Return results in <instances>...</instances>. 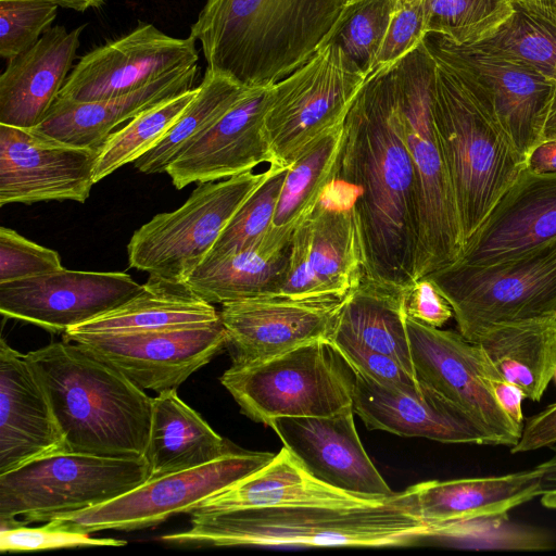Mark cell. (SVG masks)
Returning a JSON list of instances; mask_svg holds the SVG:
<instances>
[{"mask_svg":"<svg viewBox=\"0 0 556 556\" xmlns=\"http://www.w3.org/2000/svg\"><path fill=\"white\" fill-rule=\"evenodd\" d=\"M25 356L49 396L65 451L144 456L153 397L143 389L75 342H53Z\"/></svg>","mask_w":556,"mask_h":556,"instance_id":"277c9868","label":"cell"},{"mask_svg":"<svg viewBox=\"0 0 556 556\" xmlns=\"http://www.w3.org/2000/svg\"><path fill=\"white\" fill-rule=\"evenodd\" d=\"M150 478L144 457L59 451L0 473L1 528H14L98 506Z\"/></svg>","mask_w":556,"mask_h":556,"instance_id":"52a82bcc","label":"cell"},{"mask_svg":"<svg viewBox=\"0 0 556 556\" xmlns=\"http://www.w3.org/2000/svg\"><path fill=\"white\" fill-rule=\"evenodd\" d=\"M84 28L50 27L8 60L0 76V124L31 129L42 122L67 79Z\"/></svg>","mask_w":556,"mask_h":556,"instance_id":"d4e9b609","label":"cell"},{"mask_svg":"<svg viewBox=\"0 0 556 556\" xmlns=\"http://www.w3.org/2000/svg\"><path fill=\"white\" fill-rule=\"evenodd\" d=\"M289 254L290 244L276 253H264L256 247L206 257L185 283L198 298L213 305L275 296L285 279Z\"/></svg>","mask_w":556,"mask_h":556,"instance_id":"e575fe53","label":"cell"},{"mask_svg":"<svg viewBox=\"0 0 556 556\" xmlns=\"http://www.w3.org/2000/svg\"><path fill=\"white\" fill-rule=\"evenodd\" d=\"M65 451L49 396L25 354L0 341V473Z\"/></svg>","mask_w":556,"mask_h":556,"instance_id":"cb8c5ba5","label":"cell"},{"mask_svg":"<svg viewBox=\"0 0 556 556\" xmlns=\"http://www.w3.org/2000/svg\"><path fill=\"white\" fill-rule=\"evenodd\" d=\"M345 0H206L190 36L206 68L251 87L273 86L328 39Z\"/></svg>","mask_w":556,"mask_h":556,"instance_id":"7a4b0ae2","label":"cell"},{"mask_svg":"<svg viewBox=\"0 0 556 556\" xmlns=\"http://www.w3.org/2000/svg\"><path fill=\"white\" fill-rule=\"evenodd\" d=\"M142 285L121 271L61 268L0 283V312L7 318L64 333L136 296Z\"/></svg>","mask_w":556,"mask_h":556,"instance_id":"ac0fdd59","label":"cell"},{"mask_svg":"<svg viewBox=\"0 0 556 556\" xmlns=\"http://www.w3.org/2000/svg\"><path fill=\"white\" fill-rule=\"evenodd\" d=\"M275 455L237 448L205 465L148 479L116 498L47 523L84 533L154 527L172 516L191 513L203 500L260 470Z\"/></svg>","mask_w":556,"mask_h":556,"instance_id":"7c38bea8","label":"cell"},{"mask_svg":"<svg viewBox=\"0 0 556 556\" xmlns=\"http://www.w3.org/2000/svg\"><path fill=\"white\" fill-rule=\"evenodd\" d=\"M344 138V123L325 134L289 166L269 230L260 243L265 253L285 250L332 181Z\"/></svg>","mask_w":556,"mask_h":556,"instance_id":"d6a6232c","label":"cell"},{"mask_svg":"<svg viewBox=\"0 0 556 556\" xmlns=\"http://www.w3.org/2000/svg\"><path fill=\"white\" fill-rule=\"evenodd\" d=\"M553 379L555 380V383H556V370H555Z\"/></svg>","mask_w":556,"mask_h":556,"instance_id":"91938a15","label":"cell"},{"mask_svg":"<svg viewBox=\"0 0 556 556\" xmlns=\"http://www.w3.org/2000/svg\"><path fill=\"white\" fill-rule=\"evenodd\" d=\"M353 1H356V0H345V4H349V3L353 2Z\"/></svg>","mask_w":556,"mask_h":556,"instance_id":"680465c9","label":"cell"},{"mask_svg":"<svg viewBox=\"0 0 556 556\" xmlns=\"http://www.w3.org/2000/svg\"><path fill=\"white\" fill-rule=\"evenodd\" d=\"M430 525L431 538L462 548L538 552L556 546L555 538L548 531L513 521L508 514Z\"/></svg>","mask_w":556,"mask_h":556,"instance_id":"f35d334b","label":"cell"},{"mask_svg":"<svg viewBox=\"0 0 556 556\" xmlns=\"http://www.w3.org/2000/svg\"><path fill=\"white\" fill-rule=\"evenodd\" d=\"M59 7L72 9L74 11L84 12L91 8L101 7L105 0H51Z\"/></svg>","mask_w":556,"mask_h":556,"instance_id":"11a10c76","label":"cell"},{"mask_svg":"<svg viewBox=\"0 0 556 556\" xmlns=\"http://www.w3.org/2000/svg\"><path fill=\"white\" fill-rule=\"evenodd\" d=\"M526 167L534 173H556V140L543 141L530 153Z\"/></svg>","mask_w":556,"mask_h":556,"instance_id":"816d5d0a","label":"cell"},{"mask_svg":"<svg viewBox=\"0 0 556 556\" xmlns=\"http://www.w3.org/2000/svg\"><path fill=\"white\" fill-rule=\"evenodd\" d=\"M405 143L416 176L419 240L414 280L459 261L464 238L433 121L437 64L425 41L393 64Z\"/></svg>","mask_w":556,"mask_h":556,"instance_id":"5b68a950","label":"cell"},{"mask_svg":"<svg viewBox=\"0 0 556 556\" xmlns=\"http://www.w3.org/2000/svg\"><path fill=\"white\" fill-rule=\"evenodd\" d=\"M493 392L505 413L519 427H523V391L514 383L504 380L498 372L489 377Z\"/></svg>","mask_w":556,"mask_h":556,"instance_id":"f907efd6","label":"cell"},{"mask_svg":"<svg viewBox=\"0 0 556 556\" xmlns=\"http://www.w3.org/2000/svg\"><path fill=\"white\" fill-rule=\"evenodd\" d=\"M364 277L353 193L334 176L312 215L292 235L287 273L276 296L344 299Z\"/></svg>","mask_w":556,"mask_h":556,"instance_id":"5bb4252c","label":"cell"},{"mask_svg":"<svg viewBox=\"0 0 556 556\" xmlns=\"http://www.w3.org/2000/svg\"><path fill=\"white\" fill-rule=\"evenodd\" d=\"M541 504L545 508L556 510V489L544 491V493L541 495Z\"/></svg>","mask_w":556,"mask_h":556,"instance_id":"9f6ffc18","label":"cell"},{"mask_svg":"<svg viewBox=\"0 0 556 556\" xmlns=\"http://www.w3.org/2000/svg\"><path fill=\"white\" fill-rule=\"evenodd\" d=\"M406 318L405 288L364 277L344 298L334 329L393 357L415 376Z\"/></svg>","mask_w":556,"mask_h":556,"instance_id":"836d02e7","label":"cell"},{"mask_svg":"<svg viewBox=\"0 0 556 556\" xmlns=\"http://www.w3.org/2000/svg\"><path fill=\"white\" fill-rule=\"evenodd\" d=\"M195 98L161 141L139 157L135 167L144 174L166 173L245 91L237 80L205 70Z\"/></svg>","mask_w":556,"mask_h":556,"instance_id":"d590c367","label":"cell"},{"mask_svg":"<svg viewBox=\"0 0 556 556\" xmlns=\"http://www.w3.org/2000/svg\"><path fill=\"white\" fill-rule=\"evenodd\" d=\"M352 371V408L368 429L441 443L485 444L481 433L458 409L421 383L422 395L413 396Z\"/></svg>","mask_w":556,"mask_h":556,"instance_id":"484cf974","label":"cell"},{"mask_svg":"<svg viewBox=\"0 0 556 556\" xmlns=\"http://www.w3.org/2000/svg\"><path fill=\"white\" fill-rule=\"evenodd\" d=\"M548 140H556V85L545 117L541 142Z\"/></svg>","mask_w":556,"mask_h":556,"instance_id":"db71d44e","label":"cell"},{"mask_svg":"<svg viewBox=\"0 0 556 556\" xmlns=\"http://www.w3.org/2000/svg\"><path fill=\"white\" fill-rule=\"evenodd\" d=\"M235 450L179 399L175 389L153 397L150 435L143 456L149 479L205 465Z\"/></svg>","mask_w":556,"mask_h":556,"instance_id":"f546056e","label":"cell"},{"mask_svg":"<svg viewBox=\"0 0 556 556\" xmlns=\"http://www.w3.org/2000/svg\"><path fill=\"white\" fill-rule=\"evenodd\" d=\"M126 544L127 542L123 540L92 538L90 533L60 529L48 523L38 528L26 526L0 528L2 553L94 546L118 547Z\"/></svg>","mask_w":556,"mask_h":556,"instance_id":"7dc6e473","label":"cell"},{"mask_svg":"<svg viewBox=\"0 0 556 556\" xmlns=\"http://www.w3.org/2000/svg\"><path fill=\"white\" fill-rule=\"evenodd\" d=\"M475 47L528 67L556 84V17L527 0Z\"/></svg>","mask_w":556,"mask_h":556,"instance_id":"8d00e7d4","label":"cell"},{"mask_svg":"<svg viewBox=\"0 0 556 556\" xmlns=\"http://www.w3.org/2000/svg\"><path fill=\"white\" fill-rule=\"evenodd\" d=\"M424 41L433 59L458 78L527 163L542 141L556 84L473 45H457L434 33H428Z\"/></svg>","mask_w":556,"mask_h":556,"instance_id":"4fadbf2b","label":"cell"},{"mask_svg":"<svg viewBox=\"0 0 556 556\" xmlns=\"http://www.w3.org/2000/svg\"><path fill=\"white\" fill-rule=\"evenodd\" d=\"M554 239L556 173L539 174L525 167L466 242L458 263L491 265Z\"/></svg>","mask_w":556,"mask_h":556,"instance_id":"603a6c76","label":"cell"},{"mask_svg":"<svg viewBox=\"0 0 556 556\" xmlns=\"http://www.w3.org/2000/svg\"><path fill=\"white\" fill-rule=\"evenodd\" d=\"M220 320L219 312L198 298L186 283H173L149 277L132 299L63 336L136 332L194 326Z\"/></svg>","mask_w":556,"mask_h":556,"instance_id":"4dcf8cb0","label":"cell"},{"mask_svg":"<svg viewBox=\"0 0 556 556\" xmlns=\"http://www.w3.org/2000/svg\"><path fill=\"white\" fill-rule=\"evenodd\" d=\"M366 501L321 483L286 447L263 468L203 500L191 513L281 505L367 506ZM190 513V514H191Z\"/></svg>","mask_w":556,"mask_h":556,"instance_id":"f1b7e54d","label":"cell"},{"mask_svg":"<svg viewBox=\"0 0 556 556\" xmlns=\"http://www.w3.org/2000/svg\"><path fill=\"white\" fill-rule=\"evenodd\" d=\"M399 3L400 0H356L345 4L324 45L339 46L367 77Z\"/></svg>","mask_w":556,"mask_h":556,"instance_id":"ab89813d","label":"cell"},{"mask_svg":"<svg viewBox=\"0 0 556 556\" xmlns=\"http://www.w3.org/2000/svg\"><path fill=\"white\" fill-rule=\"evenodd\" d=\"M270 170L271 163L261 172L200 184L181 206L156 214L132 233L127 244L129 266L151 278L185 283Z\"/></svg>","mask_w":556,"mask_h":556,"instance_id":"30bf717a","label":"cell"},{"mask_svg":"<svg viewBox=\"0 0 556 556\" xmlns=\"http://www.w3.org/2000/svg\"><path fill=\"white\" fill-rule=\"evenodd\" d=\"M544 491L542 472L535 466L502 476L420 482L403 495L413 513L428 523H439L508 514Z\"/></svg>","mask_w":556,"mask_h":556,"instance_id":"83f0119b","label":"cell"},{"mask_svg":"<svg viewBox=\"0 0 556 556\" xmlns=\"http://www.w3.org/2000/svg\"><path fill=\"white\" fill-rule=\"evenodd\" d=\"M190 528L161 540L181 546H406L431 538L403 492L367 506L281 505L191 513Z\"/></svg>","mask_w":556,"mask_h":556,"instance_id":"3957f363","label":"cell"},{"mask_svg":"<svg viewBox=\"0 0 556 556\" xmlns=\"http://www.w3.org/2000/svg\"><path fill=\"white\" fill-rule=\"evenodd\" d=\"M426 35L425 0H400L368 76L399 62L415 50Z\"/></svg>","mask_w":556,"mask_h":556,"instance_id":"bcb514c9","label":"cell"},{"mask_svg":"<svg viewBox=\"0 0 556 556\" xmlns=\"http://www.w3.org/2000/svg\"><path fill=\"white\" fill-rule=\"evenodd\" d=\"M406 1H419V0H406Z\"/></svg>","mask_w":556,"mask_h":556,"instance_id":"94428289","label":"cell"},{"mask_svg":"<svg viewBox=\"0 0 556 556\" xmlns=\"http://www.w3.org/2000/svg\"><path fill=\"white\" fill-rule=\"evenodd\" d=\"M556 17V0H527Z\"/></svg>","mask_w":556,"mask_h":556,"instance_id":"6f0895ef","label":"cell"},{"mask_svg":"<svg viewBox=\"0 0 556 556\" xmlns=\"http://www.w3.org/2000/svg\"><path fill=\"white\" fill-rule=\"evenodd\" d=\"M352 406L321 417H279L268 427L283 447L316 480L366 501H384L393 492L367 455Z\"/></svg>","mask_w":556,"mask_h":556,"instance_id":"44dd1931","label":"cell"},{"mask_svg":"<svg viewBox=\"0 0 556 556\" xmlns=\"http://www.w3.org/2000/svg\"><path fill=\"white\" fill-rule=\"evenodd\" d=\"M273 86H249L167 169L176 189L226 179L271 162L265 117Z\"/></svg>","mask_w":556,"mask_h":556,"instance_id":"7402d4cb","label":"cell"},{"mask_svg":"<svg viewBox=\"0 0 556 556\" xmlns=\"http://www.w3.org/2000/svg\"><path fill=\"white\" fill-rule=\"evenodd\" d=\"M344 299L263 296L222 304L232 366L266 361L316 340H329Z\"/></svg>","mask_w":556,"mask_h":556,"instance_id":"ffe728a7","label":"cell"},{"mask_svg":"<svg viewBox=\"0 0 556 556\" xmlns=\"http://www.w3.org/2000/svg\"><path fill=\"white\" fill-rule=\"evenodd\" d=\"M329 342L354 371L371 381L413 396H420L424 387L397 361L371 350L354 338L333 329Z\"/></svg>","mask_w":556,"mask_h":556,"instance_id":"ee69618b","label":"cell"},{"mask_svg":"<svg viewBox=\"0 0 556 556\" xmlns=\"http://www.w3.org/2000/svg\"><path fill=\"white\" fill-rule=\"evenodd\" d=\"M435 64L433 121L455 194L465 248L519 177L526 162L458 78L437 61Z\"/></svg>","mask_w":556,"mask_h":556,"instance_id":"8992f818","label":"cell"},{"mask_svg":"<svg viewBox=\"0 0 556 556\" xmlns=\"http://www.w3.org/2000/svg\"><path fill=\"white\" fill-rule=\"evenodd\" d=\"M63 268L60 254L15 230L0 228V283L41 276Z\"/></svg>","mask_w":556,"mask_h":556,"instance_id":"f6af8a7d","label":"cell"},{"mask_svg":"<svg viewBox=\"0 0 556 556\" xmlns=\"http://www.w3.org/2000/svg\"><path fill=\"white\" fill-rule=\"evenodd\" d=\"M415 376L458 409L486 445L515 446L522 432L500 405L489 377L498 372L459 332L406 318Z\"/></svg>","mask_w":556,"mask_h":556,"instance_id":"9a60e30c","label":"cell"},{"mask_svg":"<svg viewBox=\"0 0 556 556\" xmlns=\"http://www.w3.org/2000/svg\"><path fill=\"white\" fill-rule=\"evenodd\" d=\"M336 177L353 193L365 277L394 287L410 285L419 208L393 65L368 76L354 99L344 119Z\"/></svg>","mask_w":556,"mask_h":556,"instance_id":"6da1fadb","label":"cell"},{"mask_svg":"<svg viewBox=\"0 0 556 556\" xmlns=\"http://www.w3.org/2000/svg\"><path fill=\"white\" fill-rule=\"evenodd\" d=\"M511 11V0H425L426 30L457 45H473Z\"/></svg>","mask_w":556,"mask_h":556,"instance_id":"60d3db41","label":"cell"},{"mask_svg":"<svg viewBox=\"0 0 556 556\" xmlns=\"http://www.w3.org/2000/svg\"><path fill=\"white\" fill-rule=\"evenodd\" d=\"M198 91L199 87H194L152 106L113 131L99 149L94 181L102 180L128 163H135L154 148L179 119Z\"/></svg>","mask_w":556,"mask_h":556,"instance_id":"74e56055","label":"cell"},{"mask_svg":"<svg viewBox=\"0 0 556 556\" xmlns=\"http://www.w3.org/2000/svg\"><path fill=\"white\" fill-rule=\"evenodd\" d=\"M197 64L132 92L89 102L56 99L35 132L81 148L100 149L114 129L141 112L191 90Z\"/></svg>","mask_w":556,"mask_h":556,"instance_id":"4316f807","label":"cell"},{"mask_svg":"<svg viewBox=\"0 0 556 556\" xmlns=\"http://www.w3.org/2000/svg\"><path fill=\"white\" fill-rule=\"evenodd\" d=\"M556 443V402L523 422L518 443L510 447L513 454L549 447Z\"/></svg>","mask_w":556,"mask_h":556,"instance_id":"681fc988","label":"cell"},{"mask_svg":"<svg viewBox=\"0 0 556 556\" xmlns=\"http://www.w3.org/2000/svg\"><path fill=\"white\" fill-rule=\"evenodd\" d=\"M99 149L66 144L0 124V205L42 201L84 203L94 181Z\"/></svg>","mask_w":556,"mask_h":556,"instance_id":"d6986e66","label":"cell"},{"mask_svg":"<svg viewBox=\"0 0 556 556\" xmlns=\"http://www.w3.org/2000/svg\"><path fill=\"white\" fill-rule=\"evenodd\" d=\"M365 80L339 46L326 43L273 85L265 117L270 163L289 167L314 141L342 125Z\"/></svg>","mask_w":556,"mask_h":556,"instance_id":"8fae6325","label":"cell"},{"mask_svg":"<svg viewBox=\"0 0 556 556\" xmlns=\"http://www.w3.org/2000/svg\"><path fill=\"white\" fill-rule=\"evenodd\" d=\"M288 168L271 163L267 178L240 206L207 257L224 256L260 245L273 222Z\"/></svg>","mask_w":556,"mask_h":556,"instance_id":"b9f144b4","label":"cell"},{"mask_svg":"<svg viewBox=\"0 0 556 556\" xmlns=\"http://www.w3.org/2000/svg\"><path fill=\"white\" fill-rule=\"evenodd\" d=\"M195 41L190 35L176 38L152 24L139 23L128 34L81 56L58 98L89 102L132 92L195 65Z\"/></svg>","mask_w":556,"mask_h":556,"instance_id":"e0dca14e","label":"cell"},{"mask_svg":"<svg viewBox=\"0 0 556 556\" xmlns=\"http://www.w3.org/2000/svg\"><path fill=\"white\" fill-rule=\"evenodd\" d=\"M476 344L504 380L542 399L556 370V317L493 326Z\"/></svg>","mask_w":556,"mask_h":556,"instance_id":"1f68e13d","label":"cell"},{"mask_svg":"<svg viewBox=\"0 0 556 556\" xmlns=\"http://www.w3.org/2000/svg\"><path fill=\"white\" fill-rule=\"evenodd\" d=\"M141 389H177L227 345L220 320L136 332L63 336Z\"/></svg>","mask_w":556,"mask_h":556,"instance_id":"2e32d148","label":"cell"},{"mask_svg":"<svg viewBox=\"0 0 556 556\" xmlns=\"http://www.w3.org/2000/svg\"><path fill=\"white\" fill-rule=\"evenodd\" d=\"M222 384L250 419L321 417L352 406L353 371L329 340H316L263 362L230 366Z\"/></svg>","mask_w":556,"mask_h":556,"instance_id":"9c48e42d","label":"cell"},{"mask_svg":"<svg viewBox=\"0 0 556 556\" xmlns=\"http://www.w3.org/2000/svg\"><path fill=\"white\" fill-rule=\"evenodd\" d=\"M549 448L553 451L552 456L536 466L542 472L545 491L556 489V443Z\"/></svg>","mask_w":556,"mask_h":556,"instance_id":"f5cc1de1","label":"cell"},{"mask_svg":"<svg viewBox=\"0 0 556 556\" xmlns=\"http://www.w3.org/2000/svg\"><path fill=\"white\" fill-rule=\"evenodd\" d=\"M407 317L427 326L440 328L451 317L453 309L430 276H424L405 287Z\"/></svg>","mask_w":556,"mask_h":556,"instance_id":"c3c4849f","label":"cell"},{"mask_svg":"<svg viewBox=\"0 0 556 556\" xmlns=\"http://www.w3.org/2000/svg\"><path fill=\"white\" fill-rule=\"evenodd\" d=\"M51 0H0V55L10 60L34 46L55 20Z\"/></svg>","mask_w":556,"mask_h":556,"instance_id":"7bdbcfd3","label":"cell"},{"mask_svg":"<svg viewBox=\"0 0 556 556\" xmlns=\"http://www.w3.org/2000/svg\"><path fill=\"white\" fill-rule=\"evenodd\" d=\"M458 332L477 343L491 327L556 317V239L491 265L455 263L430 275Z\"/></svg>","mask_w":556,"mask_h":556,"instance_id":"ba28073f","label":"cell"}]
</instances>
